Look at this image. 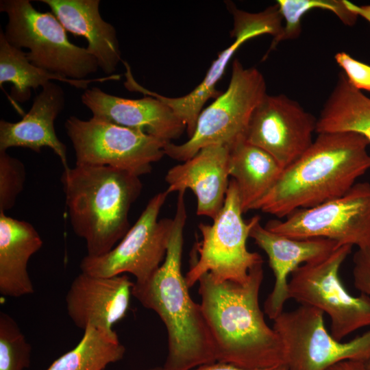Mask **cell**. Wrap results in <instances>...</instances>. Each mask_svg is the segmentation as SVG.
Here are the masks:
<instances>
[{
	"mask_svg": "<svg viewBox=\"0 0 370 370\" xmlns=\"http://www.w3.org/2000/svg\"><path fill=\"white\" fill-rule=\"evenodd\" d=\"M229 175L236 182L243 213L254 210L272 188L283 169L263 149L243 138L230 148Z\"/></svg>",
	"mask_w": 370,
	"mask_h": 370,
	"instance_id": "obj_22",
	"label": "cell"
},
{
	"mask_svg": "<svg viewBox=\"0 0 370 370\" xmlns=\"http://www.w3.org/2000/svg\"><path fill=\"white\" fill-rule=\"evenodd\" d=\"M275 370H288V369L286 365H282L276 368Z\"/></svg>",
	"mask_w": 370,
	"mask_h": 370,
	"instance_id": "obj_34",
	"label": "cell"
},
{
	"mask_svg": "<svg viewBox=\"0 0 370 370\" xmlns=\"http://www.w3.org/2000/svg\"><path fill=\"white\" fill-rule=\"evenodd\" d=\"M317 120L286 95L267 94L251 114L245 140L270 154L284 170L312 143Z\"/></svg>",
	"mask_w": 370,
	"mask_h": 370,
	"instance_id": "obj_13",
	"label": "cell"
},
{
	"mask_svg": "<svg viewBox=\"0 0 370 370\" xmlns=\"http://www.w3.org/2000/svg\"><path fill=\"white\" fill-rule=\"evenodd\" d=\"M236 182L230 180L223 208L212 225L199 223L202 240L197 245L199 257L191 264L185 279L190 288L209 273L217 282L245 284L249 273L263 264L262 256L249 251L247 241L254 222L243 219Z\"/></svg>",
	"mask_w": 370,
	"mask_h": 370,
	"instance_id": "obj_7",
	"label": "cell"
},
{
	"mask_svg": "<svg viewBox=\"0 0 370 370\" xmlns=\"http://www.w3.org/2000/svg\"><path fill=\"white\" fill-rule=\"evenodd\" d=\"M369 145L357 133H319L254 210L284 218L342 196L370 169Z\"/></svg>",
	"mask_w": 370,
	"mask_h": 370,
	"instance_id": "obj_3",
	"label": "cell"
},
{
	"mask_svg": "<svg viewBox=\"0 0 370 370\" xmlns=\"http://www.w3.org/2000/svg\"><path fill=\"white\" fill-rule=\"evenodd\" d=\"M119 77V75H112L92 79L77 80L51 73L32 64L26 53L11 45L5 39L3 31H0V85L5 82L12 84L11 97L16 101H27L31 97L32 90L42 87L51 80L66 82L77 88L86 90L90 82L117 80Z\"/></svg>",
	"mask_w": 370,
	"mask_h": 370,
	"instance_id": "obj_24",
	"label": "cell"
},
{
	"mask_svg": "<svg viewBox=\"0 0 370 370\" xmlns=\"http://www.w3.org/2000/svg\"><path fill=\"white\" fill-rule=\"evenodd\" d=\"M42 246V240L29 223L0 212V293L20 297L34 292L27 271L30 258Z\"/></svg>",
	"mask_w": 370,
	"mask_h": 370,
	"instance_id": "obj_21",
	"label": "cell"
},
{
	"mask_svg": "<svg viewBox=\"0 0 370 370\" xmlns=\"http://www.w3.org/2000/svg\"><path fill=\"white\" fill-rule=\"evenodd\" d=\"M125 353L116 332L88 326L77 345L46 370H104L122 360Z\"/></svg>",
	"mask_w": 370,
	"mask_h": 370,
	"instance_id": "obj_25",
	"label": "cell"
},
{
	"mask_svg": "<svg viewBox=\"0 0 370 370\" xmlns=\"http://www.w3.org/2000/svg\"><path fill=\"white\" fill-rule=\"evenodd\" d=\"M260 220L258 215L254 216L249 237L267 255L275 276L273 288L264 304V313L274 320L284 311L289 299L288 275L299 266L323 258L343 245L322 238L287 237L262 226Z\"/></svg>",
	"mask_w": 370,
	"mask_h": 370,
	"instance_id": "obj_15",
	"label": "cell"
},
{
	"mask_svg": "<svg viewBox=\"0 0 370 370\" xmlns=\"http://www.w3.org/2000/svg\"><path fill=\"white\" fill-rule=\"evenodd\" d=\"M346 4L350 10L358 16H361L370 23V5L359 6L348 1H346Z\"/></svg>",
	"mask_w": 370,
	"mask_h": 370,
	"instance_id": "obj_33",
	"label": "cell"
},
{
	"mask_svg": "<svg viewBox=\"0 0 370 370\" xmlns=\"http://www.w3.org/2000/svg\"><path fill=\"white\" fill-rule=\"evenodd\" d=\"M186 217L184 192H180L165 258L149 279L142 283L135 282L132 291L143 307L159 316L166 328L165 370H191L217 361L201 304L192 299L182 273Z\"/></svg>",
	"mask_w": 370,
	"mask_h": 370,
	"instance_id": "obj_2",
	"label": "cell"
},
{
	"mask_svg": "<svg viewBox=\"0 0 370 370\" xmlns=\"http://www.w3.org/2000/svg\"><path fill=\"white\" fill-rule=\"evenodd\" d=\"M229 147L219 145L201 149L168 171L166 190H191L197 200V214L213 220L223 206L229 186Z\"/></svg>",
	"mask_w": 370,
	"mask_h": 370,
	"instance_id": "obj_18",
	"label": "cell"
},
{
	"mask_svg": "<svg viewBox=\"0 0 370 370\" xmlns=\"http://www.w3.org/2000/svg\"><path fill=\"white\" fill-rule=\"evenodd\" d=\"M354 286L370 297V247L358 249L353 256Z\"/></svg>",
	"mask_w": 370,
	"mask_h": 370,
	"instance_id": "obj_30",
	"label": "cell"
},
{
	"mask_svg": "<svg viewBox=\"0 0 370 370\" xmlns=\"http://www.w3.org/2000/svg\"><path fill=\"white\" fill-rule=\"evenodd\" d=\"M148 370H165V369L163 367H155Z\"/></svg>",
	"mask_w": 370,
	"mask_h": 370,
	"instance_id": "obj_35",
	"label": "cell"
},
{
	"mask_svg": "<svg viewBox=\"0 0 370 370\" xmlns=\"http://www.w3.org/2000/svg\"><path fill=\"white\" fill-rule=\"evenodd\" d=\"M316 132H354L370 144V98L338 73L334 89L317 120Z\"/></svg>",
	"mask_w": 370,
	"mask_h": 370,
	"instance_id": "obj_23",
	"label": "cell"
},
{
	"mask_svg": "<svg viewBox=\"0 0 370 370\" xmlns=\"http://www.w3.org/2000/svg\"><path fill=\"white\" fill-rule=\"evenodd\" d=\"M352 246H339L320 260L304 264L291 273L289 299L314 307L331 320L332 336L341 341L360 328L370 326V297L350 295L344 287L340 269Z\"/></svg>",
	"mask_w": 370,
	"mask_h": 370,
	"instance_id": "obj_9",
	"label": "cell"
},
{
	"mask_svg": "<svg viewBox=\"0 0 370 370\" xmlns=\"http://www.w3.org/2000/svg\"><path fill=\"white\" fill-rule=\"evenodd\" d=\"M266 90L264 78L257 69L245 68L235 60L226 90L201 112L188 140L180 145L168 143L165 155L184 162L206 147L230 148L245 138L251 114L267 94Z\"/></svg>",
	"mask_w": 370,
	"mask_h": 370,
	"instance_id": "obj_6",
	"label": "cell"
},
{
	"mask_svg": "<svg viewBox=\"0 0 370 370\" xmlns=\"http://www.w3.org/2000/svg\"><path fill=\"white\" fill-rule=\"evenodd\" d=\"M26 177L23 163L5 151H0V212L14 207Z\"/></svg>",
	"mask_w": 370,
	"mask_h": 370,
	"instance_id": "obj_28",
	"label": "cell"
},
{
	"mask_svg": "<svg viewBox=\"0 0 370 370\" xmlns=\"http://www.w3.org/2000/svg\"><path fill=\"white\" fill-rule=\"evenodd\" d=\"M231 12L234 18L232 32L234 42L219 54L218 58L212 62L201 82L188 94L179 97H167L145 88L136 80L132 81L130 85V91L156 97L168 106L186 125L189 137L195 132L198 116L206 102L219 95L215 86L224 74L226 66L236 51L254 37L269 34L275 38L282 32L283 19L277 4L258 13H249L232 5Z\"/></svg>",
	"mask_w": 370,
	"mask_h": 370,
	"instance_id": "obj_14",
	"label": "cell"
},
{
	"mask_svg": "<svg viewBox=\"0 0 370 370\" xmlns=\"http://www.w3.org/2000/svg\"><path fill=\"white\" fill-rule=\"evenodd\" d=\"M263 278L260 264L245 284L217 282L209 273L199 278L200 304L217 361L249 369L284 365L282 341L267 325L259 304Z\"/></svg>",
	"mask_w": 370,
	"mask_h": 370,
	"instance_id": "obj_1",
	"label": "cell"
},
{
	"mask_svg": "<svg viewBox=\"0 0 370 370\" xmlns=\"http://www.w3.org/2000/svg\"><path fill=\"white\" fill-rule=\"evenodd\" d=\"M41 88L21 120L14 123L0 121V151L23 147L39 153L42 148L49 147L66 169L69 167L66 147L57 136L54 127V122L65 106L64 91L52 81Z\"/></svg>",
	"mask_w": 370,
	"mask_h": 370,
	"instance_id": "obj_19",
	"label": "cell"
},
{
	"mask_svg": "<svg viewBox=\"0 0 370 370\" xmlns=\"http://www.w3.org/2000/svg\"><path fill=\"white\" fill-rule=\"evenodd\" d=\"M64 127L72 143L77 164L106 166L140 177L164 155L169 142L144 132L92 116H69Z\"/></svg>",
	"mask_w": 370,
	"mask_h": 370,
	"instance_id": "obj_8",
	"label": "cell"
},
{
	"mask_svg": "<svg viewBox=\"0 0 370 370\" xmlns=\"http://www.w3.org/2000/svg\"><path fill=\"white\" fill-rule=\"evenodd\" d=\"M82 103L92 116L136 130L165 141L179 138L186 125L172 110L156 97L144 95L127 99L108 94L98 87L84 90Z\"/></svg>",
	"mask_w": 370,
	"mask_h": 370,
	"instance_id": "obj_17",
	"label": "cell"
},
{
	"mask_svg": "<svg viewBox=\"0 0 370 370\" xmlns=\"http://www.w3.org/2000/svg\"><path fill=\"white\" fill-rule=\"evenodd\" d=\"M326 370H370L367 362L358 360H344L338 362Z\"/></svg>",
	"mask_w": 370,
	"mask_h": 370,
	"instance_id": "obj_32",
	"label": "cell"
},
{
	"mask_svg": "<svg viewBox=\"0 0 370 370\" xmlns=\"http://www.w3.org/2000/svg\"><path fill=\"white\" fill-rule=\"evenodd\" d=\"M323 316L317 308L301 305L273 320L288 370H326L344 360L370 361V330L342 343L327 331Z\"/></svg>",
	"mask_w": 370,
	"mask_h": 370,
	"instance_id": "obj_10",
	"label": "cell"
},
{
	"mask_svg": "<svg viewBox=\"0 0 370 370\" xmlns=\"http://www.w3.org/2000/svg\"><path fill=\"white\" fill-rule=\"evenodd\" d=\"M293 238H322L341 245L370 247V183L360 182L341 197L309 208L298 209L283 221L264 225Z\"/></svg>",
	"mask_w": 370,
	"mask_h": 370,
	"instance_id": "obj_12",
	"label": "cell"
},
{
	"mask_svg": "<svg viewBox=\"0 0 370 370\" xmlns=\"http://www.w3.org/2000/svg\"><path fill=\"white\" fill-rule=\"evenodd\" d=\"M169 193L155 195L134 225L118 245L99 256L86 255L79 264L82 272L101 277L130 273L136 282L149 279L164 261L170 240L173 219H158Z\"/></svg>",
	"mask_w": 370,
	"mask_h": 370,
	"instance_id": "obj_11",
	"label": "cell"
},
{
	"mask_svg": "<svg viewBox=\"0 0 370 370\" xmlns=\"http://www.w3.org/2000/svg\"><path fill=\"white\" fill-rule=\"evenodd\" d=\"M32 346L16 321L0 312V370H24L31 363Z\"/></svg>",
	"mask_w": 370,
	"mask_h": 370,
	"instance_id": "obj_27",
	"label": "cell"
},
{
	"mask_svg": "<svg viewBox=\"0 0 370 370\" xmlns=\"http://www.w3.org/2000/svg\"><path fill=\"white\" fill-rule=\"evenodd\" d=\"M367 366H368L369 368L370 369V361H369V362H367Z\"/></svg>",
	"mask_w": 370,
	"mask_h": 370,
	"instance_id": "obj_36",
	"label": "cell"
},
{
	"mask_svg": "<svg viewBox=\"0 0 370 370\" xmlns=\"http://www.w3.org/2000/svg\"><path fill=\"white\" fill-rule=\"evenodd\" d=\"M334 59L344 71L349 83L358 90L370 92V65L353 58L345 52H338Z\"/></svg>",
	"mask_w": 370,
	"mask_h": 370,
	"instance_id": "obj_29",
	"label": "cell"
},
{
	"mask_svg": "<svg viewBox=\"0 0 370 370\" xmlns=\"http://www.w3.org/2000/svg\"><path fill=\"white\" fill-rule=\"evenodd\" d=\"M275 369L276 368L249 369L239 367L228 362L216 361L200 365L191 370H275Z\"/></svg>",
	"mask_w": 370,
	"mask_h": 370,
	"instance_id": "obj_31",
	"label": "cell"
},
{
	"mask_svg": "<svg viewBox=\"0 0 370 370\" xmlns=\"http://www.w3.org/2000/svg\"><path fill=\"white\" fill-rule=\"evenodd\" d=\"M48 5L64 29L84 37L87 51L95 57L99 69L112 75L121 60L114 27L99 12V0H40Z\"/></svg>",
	"mask_w": 370,
	"mask_h": 370,
	"instance_id": "obj_20",
	"label": "cell"
},
{
	"mask_svg": "<svg viewBox=\"0 0 370 370\" xmlns=\"http://www.w3.org/2000/svg\"><path fill=\"white\" fill-rule=\"evenodd\" d=\"M277 5L284 25L281 35L272 40L269 51L283 40L297 38L301 32V21L303 16L314 9H321L334 13L341 22L348 26L354 25L358 15L350 10L346 0H278Z\"/></svg>",
	"mask_w": 370,
	"mask_h": 370,
	"instance_id": "obj_26",
	"label": "cell"
},
{
	"mask_svg": "<svg viewBox=\"0 0 370 370\" xmlns=\"http://www.w3.org/2000/svg\"><path fill=\"white\" fill-rule=\"evenodd\" d=\"M60 180L73 230L89 256L113 249L129 230L128 214L142 190L138 176L106 166L64 169Z\"/></svg>",
	"mask_w": 370,
	"mask_h": 370,
	"instance_id": "obj_4",
	"label": "cell"
},
{
	"mask_svg": "<svg viewBox=\"0 0 370 370\" xmlns=\"http://www.w3.org/2000/svg\"><path fill=\"white\" fill-rule=\"evenodd\" d=\"M0 11L8 16L5 39L18 49H28L26 56L34 66L77 80L99 69L86 48L69 40L66 30L52 12L36 10L29 0H1Z\"/></svg>",
	"mask_w": 370,
	"mask_h": 370,
	"instance_id": "obj_5",
	"label": "cell"
},
{
	"mask_svg": "<svg viewBox=\"0 0 370 370\" xmlns=\"http://www.w3.org/2000/svg\"><path fill=\"white\" fill-rule=\"evenodd\" d=\"M134 284L127 275L101 277L81 271L66 295L67 314L79 329L113 331L130 307Z\"/></svg>",
	"mask_w": 370,
	"mask_h": 370,
	"instance_id": "obj_16",
	"label": "cell"
}]
</instances>
